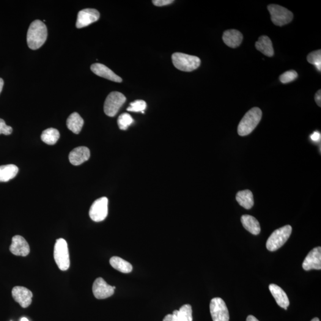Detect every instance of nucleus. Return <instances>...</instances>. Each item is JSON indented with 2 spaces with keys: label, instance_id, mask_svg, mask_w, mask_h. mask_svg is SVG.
<instances>
[{
  "label": "nucleus",
  "instance_id": "30",
  "mask_svg": "<svg viewBox=\"0 0 321 321\" xmlns=\"http://www.w3.org/2000/svg\"><path fill=\"white\" fill-rule=\"evenodd\" d=\"M298 74L295 70L285 71L279 76V81L283 84L290 83L298 78Z\"/></svg>",
  "mask_w": 321,
  "mask_h": 321
},
{
  "label": "nucleus",
  "instance_id": "25",
  "mask_svg": "<svg viewBox=\"0 0 321 321\" xmlns=\"http://www.w3.org/2000/svg\"><path fill=\"white\" fill-rule=\"evenodd\" d=\"M109 263L112 268L123 273H129L133 270L132 265L129 262L121 258L120 257H113L109 260Z\"/></svg>",
  "mask_w": 321,
  "mask_h": 321
},
{
  "label": "nucleus",
  "instance_id": "7",
  "mask_svg": "<svg viewBox=\"0 0 321 321\" xmlns=\"http://www.w3.org/2000/svg\"><path fill=\"white\" fill-rule=\"evenodd\" d=\"M126 101L124 95L119 92H112L106 98L104 110L107 116L114 117Z\"/></svg>",
  "mask_w": 321,
  "mask_h": 321
},
{
  "label": "nucleus",
  "instance_id": "31",
  "mask_svg": "<svg viewBox=\"0 0 321 321\" xmlns=\"http://www.w3.org/2000/svg\"><path fill=\"white\" fill-rule=\"evenodd\" d=\"M12 128L5 124L4 120L0 119V134H3L5 135H9V134L12 133Z\"/></svg>",
  "mask_w": 321,
  "mask_h": 321
},
{
  "label": "nucleus",
  "instance_id": "9",
  "mask_svg": "<svg viewBox=\"0 0 321 321\" xmlns=\"http://www.w3.org/2000/svg\"><path fill=\"white\" fill-rule=\"evenodd\" d=\"M108 200L106 197L99 198L93 203L89 210V216L92 220L101 222L108 215Z\"/></svg>",
  "mask_w": 321,
  "mask_h": 321
},
{
  "label": "nucleus",
  "instance_id": "21",
  "mask_svg": "<svg viewBox=\"0 0 321 321\" xmlns=\"http://www.w3.org/2000/svg\"><path fill=\"white\" fill-rule=\"evenodd\" d=\"M241 223L245 229L252 235H257L260 232V226L259 221L254 216L244 215L241 218Z\"/></svg>",
  "mask_w": 321,
  "mask_h": 321
},
{
  "label": "nucleus",
  "instance_id": "2",
  "mask_svg": "<svg viewBox=\"0 0 321 321\" xmlns=\"http://www.w3.org/2000/svg\"><path fill=\"white\" fill-rule=\"evenodd\" d=\"M262 112L258 107H254L246 112L238 126L237 132L241 136L251 134L261 120Z\"/></svg>",
  "mask_w": 321,
  "mask_h": 321
},
{
  "label": "nucleus",
  "instance_id": "33",
  "mask_svg": "<svg viewBox=\"0 0 321 321\" xmlns=\"http://www.w3.org/2000/svg\"><path fill=\"white\" fill-rule=\"evenodd\" d=\"M315 100L316 101L317 105L321 107V90H319L315 96Z\"/></svg>",
  "mask_w": 321,
  "mask_h": 321
},
{
  "label": "nucleus",
  "instance_id": "35",
  "mask_svg": "<svg viewBox=\"0 0 321 321\" xmlns=\"http://www.w3.org/2000/svg\"><path fill=\"white\" fill-rule=\"evenodd\" d=\"M246 321H259L257 318H255L253 315H249L247 318Z\"/></svg>",
  "mask_w": 321,
  "mask_h": 321
},
{
  "label": "nucleus",
  "instance_id": "26",
  "mask_svg": "<svg viewBox=\"0 0 321 321\" xmlns=\"http://www.w3.org/2000/svg\"><path fill=\"white\" fill-rule=\"evenodd\" d=\"M60 136L58 130L54 128H49L43 131L41 134V139L47 145H53L58 141Z\"/></svg>",
  "mask_w": 321,
  "mask_h": 321
},
{
  "label": "nucleus",
  "instance_id": "10",
  "mask_svg": "<svg viewBox=\"0 0 321 321\" xmlns=\"http://www.w3.org/2000/svg\"><path fill=\"white\" fill-rule=\"evenodd\" d=\"M100 14L98 11L94 9H84L78 13L76 26L77 28L81 29L89 26L99 20Z\"/></svg>",
  "mask_w": 321,
  "mask_h": 321
},
{
  "label": "nucleus",
  "instance_id": "18",
  "mask_svg": "<svg viewBox=\"0 0 321 321\" xmlns=\"http://www.w3.org/2000/svg\"><path fill=\"white\" fill-rule=\"evenodd\" d=\"M269 289H270L271 294L275 299L277 304L281 308L287 310V307L289 306L290 301L289 298H288L284 291L278 285L274 284H271L269 285Z\"/></svg>",
  "mask_w": 321,
  "mask_h": 321
},
{
  "label": "nucleus",
  "instance_id": "28",
  "mask_svg": "<svg viewBox=\"0 0 321 321\" xmlns=\"http://www.w3.org/2000/svg\"><path fill=\"white\" fill-rule=\"evenodd\" d=\"M307 60L311 64L315 65L317 69L321 71V49L313 51L308 54Z\"/></svg>",
  "mask_w": 321,
  "mask_h": 321
},
{
  "label": "nucleus",
  "instance_id": "6",
  "mask_svg": "<svg viewBox=\"0 0 321 321\" xmlns=\"http://www.w3.org/2000/svg\"><path fill=\"white\" fill-rule=\"evenodd\" d=\"M268 10L271 15V21L276 26H282L291 22L293 19V14L290 10L281 5L270 4Z\"/></svg>",
  "mask_w": 321,
  "mask_h": 321
},
{
  "label": "nucleus",
  "instance_id": "5",
  "mask_svg": "<svg viewBox=\"0 0 321 321\" xmlns=\"http://www.w3.org/2000/svg\"><path fill=\"white\" fill-rule=\"evenodd\" d=\"M54 257L59 268L62 271H66L70 267L69 252L66 241L59 238L54 245Z\"/></svg>",
  "mask_w": 321,
  "mask_h": 321
},
{
  "label": "nucleus",
  "instance_id": "39",
  "mask_svg": "<svg viewBox=\"0 0 321 321\" xmlns=\"http://www.w3.org/2000/svg\"><path fill=\"white\" fill-rule=\"evenodd\" d=\"M116 287L113 286V289H114V290L116 289Z\"/></svg>",
  "mask_w": 321,
  "mask_h": 321
},
{
  "label": "nucleus",
  "instance_id": "8",
  "mask_svg": "<svg viewBox=\"0 0 321 321\" xmlns=\"http://www.w3.org/2000/svg\"><path fill=\"white\" fill-rule=\"evenodd\" d=\"M210 308L213 321H229V310L223 299L219 298L213 299Z\"/></svg>",
  "mask_w": 321,
  "mask_h": 321
},
{
  "label": "nucleus",
  "instance_id": "19",
  "mask_svg": "<svg viewBox=\"0 0 321 321\" xmlns=\"http://www.w3.org/2000/svg\"><path fill=\"white\" fill-rule=\"evenodd\" d=\"M243 35L237 30L230 29L224 32L223 40L226 44L233 48L240 46L243 41Z\"/></svg>",
  "mask_w": 321,
  "mask_h": 321
},
{
  "label": "nucleus",
  "instance_id": "16",
  "mask_svg": "<svg viewBox=\"0 0 321 321\" xmlns=\"http://www.w3.org/2000/svg\"><path fill=\"white\" fill-rule=\"evenodd\" d=\"M90 69L96 75L102 77V78L108 79V80L118 82V83H120L123 81L122 79L120 76H117L116 73L109 69L106 65L100 64V63L93 64L90 66Z\"/></svg>",
  "mask_w": 321,
  "mask_h": 321
},
{
  "label": "nucleus",
  "instance_id": "22",
  "mask_svg": "<svg viewBox=\"0 0 321 321\" xmlns=\"http://www.w3.org/2000/svg\"><path fill=\"white\" fill-rule=\"evenodd\" d=\"M84 125V121L78 112H73L67 120V126L70 130L75 134L81 132Z\"/></svg>",
  "mask_w": 321,
  "mask_h": 321
},
{
  "label": "nucleus",
  "instance_id": "36",
  "mask_svg": "<svg viewBox=\"0 0 321 321\" xmlns=\"http://www.w3.org/2000/svg\"><path fill=\"white\" fill-rule=\"evenodd\" d=\"M4 86V81L2 80V79L0 78V94H1V92L2 90V87H3Z\"/></svg>",
  "mask_w": 321,
  "mask_h": 321
},
{
  "label": "nucleus",
  "instance_id": "13",
  "mask_svg": "<svg viewBox=\"0 0 321 321\" xmlns=\"http://www.w3.org/2000/svg\"><path fill=\"white\" fill-rule=\"evenodd\" d=\"M12 294L14 300L23 308H27L32 303V293L26 287L16 286L13 288Z\"/></svg>",
  "mask_w": 321,
  "mask_h": 321
},
{
  "label": "nucleus",
  "instance_id": "32",
  "mask_svg": "<svg viewBox=\"0 0 321 321\" xmlns=\"http://www.w3.org/2000/svg\"><path fill=\"white\" fill-rule=\"evenodd\" d=\"M173 0H153V4L157 7L164 6V5H169L172 3Z\"/></svg>",
  "mask_w": 321,
  "mask_h": 321
},
{
  "label": "nucleus",
  "instance_id": "29",
  "mask_svg": "<svg viewBox=\"0 0 321 321\" xmlns=\"http://www.w3.org/2000/svg\"><path fill=\"white\" fill-rule=\"evenodd\" d=\"M147 108V103L144 100H136L131 103L127 110L131 112H141L144 113V110Z\"/></svg>",
  "mask_w": 321,
  "mask_h": 321
},
{
  "label": "nucleus",
  "instance_id": "24",
  "mask_svg": "<svg viewBox=\"0 0 321 321\" xmlns=\"http://www.w3.org/2000/svg\"><path fill=\"white\" fill-rule=\"evenodd\" d=\"M236 201L245 209H251L254 204L253 194L249 190L238 192L236 194Z\"/></svg>",
  "mask_w": 321,
  "mask_h": 321
},
{
  "label": "nucleus",
  "instance_id": "37",
  "mask_svg": "<svg viewBox=\"0 0 321 321\" xmlns=\"http://www.w3.org/2000/svg\"><path fill=\"white\" fill-rule=\"evenodd\" d=\"M21 321H29L27 320L26 318H22L21 320Z\"/></svg>",
  "mask_w": 321,
  "mask_h": 321
},
{
  "label": "nucleus",
  "instance_id": "14",
  "mask_svg": "<svg viewBox=\"0 0 321 321\" xmlns=\"http://www.w3.org/2000/svg\"><path fill=\"white\" fill-rule=\"evenodd\" d=\"M11 253L16 256L26 257L30 252L29 244L21 235H15L10 246Z\"/></svg>",
  "mask_w": 321,
  "mask_h": 321
},
{
  "label": "nucleus",
  "instance_id": "27",
  "mask_svg": "<svg viewBox=\"0 0 321 321\" xmlns=\"http://www.w3.org/2000/svg\"><path fill=\"white\" fill-rule=\"evenodd\" d=\"M133 123V118L128 113L121 114L117 120V124L120 129L127 130L128 128Z\"/></svg>",
  "mask_w": 321,
  "mask_h": 321
},
{
  "label": "nucleus",
  "instance_id": "38",
  "mask_svg": "<svg viewBox=\"0 0 321 321\" xmlns=\"http://www.w3.org/2000/svg\"><path fill=\"white\" fill-rule=\"evenodd\" d=\"M311 321H320V320H319V318H315L314 319H312Z\"/></svg>",
  "mask_w": 321,
  "mask_h": 321
},
{
  "label": "nucleus",
  "instance_id": "15",
  "mask_svg": "<svg viewBox=\"0 0 321 321\" xmlns=\"http://www.w3.org/2000/svg\"><path fill=\"white\" fill-rule=\"evenodd\" d=\"M192 309L190 304H185L179 310H175L172 314L164 317L163 321H192Z\"/></svg>",
  "mask_w": 321,
  "mask_h": 321
},
{
  "label": "nucleus",
  "instance_id": "1",
  "mask_svg": "<svg viewBox=\"0 0 321 321\" xmlns=\"http://www.w3.org/2000/svg\"><path fill=\"white\" fill-rule=\"evenodd\" d=\"M47 28L42 21L36 20L30 24L27 34V43L32 50L39 49L47 38Z\"/></svg>",
  "mask_w": 321,
  "mask_h": 321
},
{
  "label": "nucleus",
  "instance_id": "23",
  "mask_svg": "<svg viewBox=\"0 0 321 321\" xmlns=\"http://www.w3.org/2000/svg\"><path fill=\"white\" fill-rule=\"evenodd\" d=\"M18 167L14 164L0 166V182H7L18 174Z\"/></svg>",
  "mask_w": 321,
  "mask_h": 321
},
{
  "label": "nucleus",
  "instance_id": "3",
  "mask_svg": "<svg viewBox=\"0 0 321 321\" xmlns=\"http://www.w3.org/2000/svg\"><path fill=\"white\" fill-rule=\"evenodd\" d=\"M172 62L177 69L188 72L197 69L201 63L199 57L181 53L172 54Z\"/></svg>",
  "mask_w": 321,
  "mask_h": 321
},
{
  "label": "nucleus",
  "instance_id": "20",
  "mask_svg": "<svg viewBox=\"0 0 321 321\" xmlns=\"http://www.w3.org/2000/svg\"><path fill=\"white\" fill-rule=\"evenodd\" d=\"M255 47L260 52L267 57H273L274 51L272 41L267 36H261L258 41L255 43Z\"/></svg>",
  "mask_w": 321,
  "mask_h": 321
},
{
  "label": "nucleus",
  "instance_id": "12",
  "mask_svg": "<svg viewBox=\"0 0 321 321\" xmlns=\"http://www.w3.org/2000/svg\"><path fill=\"white\" fill-rule=\"evenodd\" d=\"M303 270L310 271L311 270H320L321 269V248L317 247L313 249L307 255L302 264Z\"/></svg>",
  "mask_w": 321,
  "mask_h": 321
},
{
  "label": "nucleus",
  "instance_id": "11",
  "mask_svg": "<svg viewBox=\"0 0 321 321\" xmlns=\"http://www.w3.org/2000/svg\"><path fill=\"white\" fill-rule=\"evenodd\" d=\"M92 292L96 298L104 299L113 295L114 289L111 285L107 284L103 278H98L93 284Z\"/></svg>",
  "mask_w": 321,
  "mask_h": 321
},
{
  "label": "nucleus",
  "instance_id": "4",
  "mask_svg": "<svg viewBox=\"0 0 321 321\" xmlns=\"http://www.w3.org/2000/svg\"><path fill=\"white\" fill-rule=\"evenodd\" d=\"M292 227L287 225L274 231L267 241L266 246L268 251L274 252L283 246L292 234Z\"/></svg>",
  "mask_w": 321,
  "mask_h": 321
},
{
  "label": "nucleus",
  "instance_id": "17",
  "mask_svg": "<svg viewBox=\"0 0 321 321\" xmlns=\"http://www.w3.org/2000/svg\"><path fill=\"white\" fill-rule=\"evenodd\" d=\"M90 150L87 147H79L71 150L68 158L74 166L81 165L90 158Z\"/></svg>",
  "mask_w": 321,
  "mask_h": 321
},
{
  "label": "nucleus",
  "instance_id": "34",
  "mask_svg": "<svg viewBox=\"0 0 321 321\" xmlns=\"http://www.w3.org/2000/svg\"><path fill=\"white\" fill-rule=\"evenodd\" d=\"M311 138L313 141L317 142L321 139V133L318 131H315L311 136Z\"/></svg>",
  "mask_w": 321,
  "mask_h": 321
}]
</instances>
